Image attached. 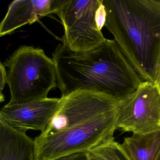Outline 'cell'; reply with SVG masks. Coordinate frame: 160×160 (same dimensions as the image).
I'll return each mask as SVG.
<instances>
[{"label": "cell", "mask_w": 160, "mask_h": 160, "mask_svg": "<svg viewBox=\"0 0 160 160\" xmlns=\"http://www.w3.org/2000/svg\"><path fill=\"white\" fill-rule=\"evenodd\" d=\"M52 55L62 96L77 91H93L119 101L143 81L114 40L106 39L86 52H73L63 43Z\"/></svg>", "instance_id": "obj_1"}, {"label": "cell", "mask_w": 160, "mask_h": 160, "mask_svg": "<svg viewBox=\"0 0 160 160\" xmlns=\"http://www.w3.org/2000/svg\"><path fill=\"white\" fill-rule=\"evenodd\" d=\"M105 26L143 81L160 65V0H102Z\"/></svg>", "instance_id": "obj_2"}, {"label": "cell", "mask_w": 160, "mask_h": 160, "mask_svg": "<svg viewBox=\"0 0 160 160\" xmlns=\"http://www.w3.org/2000/svg\"><path fill=\"white\" fill-rule=\"evenodd\" d=\"M11 92L9 103L20 104L48 98L57 87V71L53 59L42 49L24 46L3 63Z\"/></svg>", "instance_id": "obj_3"}, {"label": "cell", "mask_w": 160, "mask_h": 160, "mask_svg": "<svg viewBox=\"0 0 160 160\" xmlns=\"http://www.w3.org/2000/svg\"><path fill=\"white\" fill-rule=\"evenodd\" d=\"M116 110L49 135H38L34 139L35 160H56L115 140Z\"/></svg>", "instance_id": "obj_4"}, {"label": "cell", "mask_w": 160, "mask_h": 160, "mask_svg": "<svg viewBox=\"0 0 160 160\" xmlns=\"http://www.w3.org/2000/svg\"><path fill=\"white\" fill-rule=\"evenodd\" d=\"M102 0H62L56 13L64 28V41L73 52H86L106 40L96 22Z\"/></svg>", "instance_id": "obj_5"}, {"label": "cell", "mask_w": 160, "mask_h": 160, "mask_svg": "<svg viewBox=\"0 0 160 160\" xmlns=\"http://www.w3.org/2000/svg\"><path fill=\"white\" fill-rule=\"evenodd\" d=\"M117 129L145 134L160 130V92L154 82L143 81L132 93L118 102Z\"/></svg>", "instance_id": "obj_6"}, {"label": "cell", "mask_w": 160, "mask_h": 160, "mask_svg": "<svg viewBox=\"0 0 160 160\" xmlns=\"http://www.w3.org/2000/svg\"><path fill=\"white\" fill-rule=\"evenodd\" d=\"M118 101L93 91L78 90L62 96L59 108L40 136L49 135L117 109Z\"/></svg>", "instance_id": "obj_7"}, {"label": "cell", "mask_w": 160, "mask_h": 160, "mask_svg": "<svg viewBox=\"0 0 160 160\" xmlns=\"http://www.w3.org/2000/svg\"><path fill=\"white\" fill-rule=\"evenodd\" d=\"M61 98H47L20 104L8 103L0 111V121L27 132L44 131L59 108Z\"/></svg>", "instance_id": "obj_8"}, {"label": "cell", "mask_w": 160, "mask_h": 160, "mask_svg": "<svg viewBox=\"0 0 160 160\" xmlns=\"http://www.w3.org/2000/svg\"><path fill=\"white\" fill-rule=\"evenodd\" d=\"M62 0H15L10 4L0 25V36H5L40 18L56 13Z\"/></svg>", "instance_id": "obj_9"}, {"label": "cell", "mask_w": 160, "mask_h": 160, "mask_svg": "<svg viewBox=\"0 0 160 160\" xmlns=\"http://www.w3.org/2000/svg\"><path fill=\"white\" fill-rule=\"evenodd\" d=\"M0 160H35L34 140L0 121Z\"/></svg>", "instance_id": "obj_10"}, {"label": "cell", "mask_w": 160, "mask_h": 160, "mask_svg": "<svg viewBox=\"0 0 160 160\" xmlns=\"http://www.w3.org/2000/svg\"><path fill=\"white\" fill-rule=\"evenodd\" d=\"M121 147L129 160H157L160 154V130L125 138Z\"/></svg>", "instance_id": "obj_11"}, {"label": "cell", "mask_w": 160, "mask_h": 160, "mask_svg": "<svg viewBox=\"0 0 160 160\" xmlns=\"http://www.w3.org/2000/svg\"><path fill=\"white\" fill-rule=\"evenodd\" d=\"M87 153L89 160H129L120 144L115 140L89 150Z\"/></svg>", "instance_id": "obj_12"}, {"label": "cell", "mask_w": 160, "mask_h": 160, "mask_svg": "<svg viewBox=\"0 0 160 160\" xmlns=\"http://www.w3.org/2000/svg\"><path fill=\"white\" fill-rule=\"evenodd\" d=\"M106 19V13L105 9L103 4L102 3L101 6L97 10L96 14V22L98 28L100 31H102L103 27L105 24Z\"/></svg>", "instance_id": "obj_13"}, {"label": "cell", "mask_w": 160, "mask_h": 160, "mask_svg": "<svg viewBox=\"0 0 160 160\" xmlns=\"http://www.w3.org/2000/svg\"><path fill=\"white\" fill-rule=\"evenodd\" d=\"M1 71V84H0V102H2L5 101V97L2 94V91L4 89L5 84L7 83V72L5 70V66L2 62L0 64Z\"/></svg>", "instance_id": "obj_14"}, {"label": "cell", "mask_w": 160, "mask_h": 160, "mask_svg": "<svg viewBox=\"0 0 160 160\" xmlns=\"http://www.w3.org/2000/svg\"><path fill=\"white\" fill-rule=\"evenodd\" d=\"M55 160H89V159L87 152H84L66 155Z\"/></svg>", "instance_id": "obj_15"}, {"label": "cell", "mask_w": 160, "mask_h": 160, "mask_svg": "<svg viewBox=\"0 0 160 160\" xmlns=\"http://www.w3.org/2000/svg\"><path fill=\"white\" fill-rule=\"evenodd\" d=\"M154 83L157 85L160 92V65L159 66V69H158V72H157L156 79H155Z\"/></svg>", "instance_id": "obj_16"}, {"label": "cell", "mask_w": 160, "mask_h": 160, "mask_svg": "<svg viewBox=\"0 0 160 160\" xmlns=\"http://www.w3.org/2000/svg\"><path fill=\"white\" fill-rule=\"evenodd\" d=\"M157 160H160V154L159 155V157H158V159H157Z\"/></svg>", "instance_id": "obj_17"}]
</instances>
